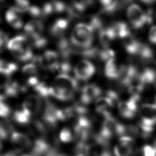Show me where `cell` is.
<instances>
[{"instance_id":"cell-3","label":"cell","mask_w":156,"mask_h":156,"mask_svg":"<svg viewBox=\"0 0 156 156\" xmlns=\"http://www.w3.org/2000/svg\"><path fill=\"white\" fill-rule=\"evenodd\" d=\"M93 32L89 24L80 23L73 29L71 34V44L77 48L85 49L91 47L93 41Z\"/></svg>"},{"instance_id":"cell-2","label":"cell","mask_w":156,"mask_h":156,"mask_svg":"<svg viewBox=\"0 0 156 156\" xmlns=\"http://www.w3.org/2000/svg\"><path fill=\"white\" fill-rule=\"evenodd\" d=\"M140 121L138 123L140 134L145 138L149 137L156 125V104H143L140 108Z\"/></svg>"},{"instance_id":"cell-6","label":"cell","mask_w":156,"mask_h":156,"mask_svg":"<svg viewBox=\"0 0 156 156\" xmlns=\"http://www.w3.org/2000/svg\"><path fill=\"white\" fill-rule=\"evenodd\" d=\"M95 71L94 65L87 60H80L74 68V73L76 78L84 81L90 79L94 75Z\"/></svg>"},{"instance_id":"cell-14","label":"cell","mask_w":156,"mask_h":156,"mask_svg":"<svg viewBox=\"0 0 156 156\" xmlns=\"http://www.w3.org/2000/svg\"><path fill=\"white\" fill-rule=\"evenodd\" d=\"M121 67L119 66L115 58L108 60L106 62L104 73L105 76L110 79H118L119 77Z\"/></svg>"},{"instance_id":"cell-15","label":"cell","mask_w":156,"mask_h":156,"mask_svg":"<svg viewBox=\"0 0 156 156\" xmlns=\"http://www.w3.org/2000/svg\"><path fill=\"white\" fill-rule=\"evenodd\" d=\"M57 48L59 54L63 59L67 60L74 54V47L71 46L68 40L63 37H60L57 42Z\"/></svg>"},{"instance_id":"cell-13","label":"cell","mask_w":156,"mask_h":156,"mask_svg":"<svg viewBox=\"0 0 156 156\" xmlns=\"http://www.w3.org/2000/svg\"><path fill=\"white\" fill-rule=\"evenodd\" d=\"M28 45L27 38L23 35H20L10 39L7 43V48L13 52H15L22 50L27 47Z\"/></svg>"},{"instance_id":"cell-35","label":"cell","mask_w":156,"mask_h":156,"mask_svg":"<svg viewBox=\"0 0 156 156\" xmlns=\"http://www.w3.org/2000/svg\"><path fill=\"white\" fill-rule=\"evenodd\" d=\"M71 70V65L68 61H64L59 64L58 71L62 74H68Z\"/></svg>"},{"instance_id":"cell-32","label":"cell","mask_w":156,"mask_h":156,"mask_svg":"<svg viewBox=\"0 0 156 156\" xmlns=\"http://www.w3.org/2000/svg\"><path fill=\"white\" fill-rule=\"evenodd\" d=\"M33 46L37 49H42L48 44V40L44 37H40L32 40Z\"/></svg>"},{"instance_id":"cell-1","label":"cell","mask_w":156,"mask_h":156,"mask_svg":"<svg viewBox=\"0 0 156 156\" xmlns=\"http://www.w3.org/2000/svg\"><path fill=\"white\" fill-rule=\"evenodd\" d=\"M52 96L60 101L71 99L77 90V81L68 74H60L57 76L52 85Z\"/></svg>"},{"instance_id":"cell-29","label":"cell","mask_w":156,"mask_h":156,"mask_svg":"<svg viewBox=\"0 0 156 156\" xmlns=\"http://www.w3.org/2000/svg\"><path fill=\"white\" fill-rule=\"evenodd\" d=\"M115 54L113 50L108 48H105L99 51L98 57H99L101 60L107 62L110 60L115 58Z\"/></svg>"},{"instance_id":"cell-20","label":"cell","mask_w":156,"mask_h":156,"mask_svg":"<svg viewBox=\"0 0 156 156\" xmlns=\"http://www.w3.org/2000/svg\"><path fill=\"white\" fill-rule=\"evenodd\" d=\"M124 43V49L130 55H136L140 48L141 43L138 40L133 38H127Z\"/></svg>"},{"instance_id":"cell-42","label":"cell","mask_w":156,"mask_h":156,"mask_svg":"<svg viewBox=\"0 0 156 156\" xmlns=\"http://www.w3.org/2000/svg\"><path fill=\"white\" fill-rule=\"evenodd\" d=\"M1 138H0V149L1 148V146H1Z\"/></svg>"},{"instance_id":"cell-34","label":"cell","mask_w":156,"mask_h":156,"mask_svg":"<svg viewBox=\"0 0 156 156\" xmlns=\"http://www.w3.org/2000/svg\"><path fill=\"white\" fill-rule=\"evenodd\" d=\"M10 108L5 101L0 102V117L6 118L10 114Z\"/></svg>"},{"instance_id":"cell-7","label":"cell","mask_w":156,"mask_h":156,"mask_svg":"<svg viewBox=\"0 0 156 156\" xmlns=\"http://www.w3.org/2000/svg\"><path fill=\"white\" fill-rule=\"evenodd\" d=\"M40 66L51 72L58 70V55L53 51H46L37 58Z\"/></svg>"},{"instance_id":"cell-41","label":"cell","mask_w":156,"mask_h":156,"mask_svg":"<svg viewBox=\"0 0 156 156\" xmlns=\"http://www.w3.org/2000/svg\"><path fill=\"white\" fill-rule=\"evenodd\" d=\"M140 1L146 4H152L156 2V0H140Z\"/></svg>"},{"instance_id":"cell-30","label":"cell","mask_w":156,"mask_h":156,"mask_svg":"<svg viewBox=\"0 0 156 156\" xmlns=\"http://www.w3.org/2000/svg\"><path fill=\"white\" fill-rule=\"evenodd\" d=\"M22 73L24 75L29 76V77L36 76L37 73V67L34 63H28L24 65L22 69Z\"/></svg>"},{"instance_id":"cell-31","label":"cell","mask_w":156,"mask_h":156,"mask_svg":"<svg viewBox=\"0 0 156 156\" xmlns=\"http://www.w3.org/2000/svg\"><path fill=\"white\" fill-rule=\"evenodd\" d=\"M51 2L54 9V13H62L66 11L67 6L63 1L59 0H54L52 1Z\"/></svg>"},{"instance_id":"cell-16","label":"cell","mask_w":156,"mask_h":156,"mask_svg":"<svg viewBox=\"0 0 156 156\" xmlns=\"http://www.w3.org/2000/svg\"><path fill=\"white\" fill-rule=\"evenodd\" d=\"M117 38L127 39L130 35V30L128 25L124 22L119 21L111 26Z\"/></svg>"},{"instance_id":"cell-12","label":"cell","mask_w":156,"mask_h":156,"mask_svg":"<svg viewBox=\"0 0 156 156\" xmlns=\"http://www.w3.org/2000/svg\"><path fill=\"white\" fill-rule=\"evenodd\" d=\"M69 26V19L59 18L56 20L51 26L49 32L51 35L56 37H62Z\"/></svg>"},{"instance_id":"cell-39","label":"cell","mask_w":156,"mask_h":156,"mask_svg":"<svg viewBox=\"0 0 156 156\" xmlns=\"http://www.w3.org/2000/svg\"><path fill=\"white\" fill-rule=\"evenodd\" d=\"M149 40L153 43L156 44V26H152L151 27L149 31Z\"/></svg>"},{"instance_id":"cell-24","label":"cell","mask_w":156,"mask_h":156,"mask_svg":"<svg viewBox=\"0 0 156 156\" xmlns=\"http://www.w3.org/2000/svg\"><path fill=\"white\" fill-rule=\"evenodd\" d=\"M34 88L35 91L38 94L39 96L43 98H46L49 96H52L51 87L47 85L44 82H40Z\"/></svg>"},{"instance_id":"cell-9","label":"cell","mask_w":156,"mask_h":156,"mask_svg":"<svg viewBox=\"0 0 156 156\" xmlns=\"http://www.w3.org/2000/svg\"><path fill=\"white\" fill-rule=\"evenodd\" d=\"M24 31L31 40L35 39L41 37L44 31V24L40 20H31L25 25Z\"/></svg>"},{"instance_id":"cell-26","label":"cell","mask_w":156,"mask_h":156,"mask_svg":"<svg viewBox=\"0 0 156 156\" xmlns=\"http://www.w3.org/2000/svg\"><path fill=\"white\" fill-rule=\"evenodd\" d=\"M18 69L16 64L0 59V72L11 75Z\"/></svg>"},{"instance_id":"cell-43","label":"cell","mask_w":156,"mask_h":156,"mask_svg":"<svg viewBox=\"0 0 156 156\" xmlns=\"http://www.w3.org/2000/svg\"><path fill=\"white\" fill-rule=\"evenodd\" d=\"M155 104H156V96H155Z\"/></svg>"},{"instance_id":"cell-17","label":"cell","mask_w":156,"mask_h":156,"mask_svg":"<svg viewBox=\"0 0 156 156\" xmlns=\"http://www.w3.org/2000/svg\"><path fill=\"white\" fill-rule=\"evenodd\" d=\"M116 38V37L111 26L103 28L99 32V40L104 48H108L111 42Z\"/></svg>"},{"instance_id":"cell-25","label":"cell","mask_w":156,"mask_h":156,"mask_svg":"<svg viewBox=\"0 0 156 156\" xmlns=\"http://www.w3.org/2000/svg\"><path fill=\"white\" fill-rule=\"evenodd\" d=\"M118 110L120 115L124 118L132 119L135 116L136 114L135 112L132 111L129 108L126 101L120 102L118 104Z\"/></svg>"},{"instance_id":"cell-5","label":"cell","mask_w":156,"mask_h":156,"mask_svg":"<svg viewBox=\"0 0 156 156\" xmlns=\"http://www.w3.org/2000/svg\"><path fill=\"white\" fill-rule=\"evenodd\" d=\"M134 140L130 136H121L118 143L114 147L115 156H135L134 151Z\"/></svg>"},{"instance_id":"cell-4","label":"cell","mask_w":156,"mask_h":156,"mask_svg":"<svg viewBox=\"0 0 156 156\" xmlns=\"http://www.w3.org/2000/svg\"><path fill=\"white\" fill-rule=\"evenodd\" d=\"M127 16L132 27L135 29H140L149 24L146 12L143 11L136 4H132L129 6L127 10Z\"/></svg>"},{"instance_id":"cell-37","label":"cell","mask_w":156,"mask_h":156,"mask_svg":"<svg viewBox=\"0 0 156 156\" xmlns=\"http://www.w3.org/2000/svg\"><path fill=\"white\" fill-rule=\"evenodd\" d=\"M27 12L34 17H38L42 16L41 9L37 5H30L27 10Z\"/></svg>"},{"instance_id":"cell-44","label":"cell","mask_w":156,"mask_h":156,"mask_svg":"<svg viewBox=\"0 0 156 156\" xmlns=\"http://www.w3.org/2000/svg\"><path fill=\"white\" fill-rule=\"evenodd\" d=\"M0 24H1V19H0Z\"/></svg>"},{"instance_id":"cell-38","label":"cell","mask_w":156,"mask_h":156,"mask_svg":"<svg viewBox=\"0 0 156 156\" xmlns=\"http://www.w3.org/2000/svg\"><path fill=\"white\" fill-rule=\"evenodd\" d=\"M143 153L144 156H156V150L153 146L148 144L144 145L143 147Z\"/></svg>"},{"instance_id":"cell-45","label":"cell","mask_w":156,"mask_h":156,"mask_svg":"<svg viewBox=\"0 0 156 156\" xmlns=\"http://www.w3.org/2000/svg\"><path fill=\"white\" fill-rule=\"evenodd\" d=\"M0 1H2V0H0Z\"/></svg>"},{"instance_id":"cell-19","label":"cell","mask_w":156,"mask_h":156,"mask_svg":"<svg viewBox=\"0 0 156 156\" xmlns=\"http://www.w3.org/2000/svg\"><path fill=\"white\" fill-rule=\"evenodd\" d=\"M113 106L112 102L107 96L98 98L95 103L96 111L99 115L108 111V108Z\"/></svg>"},{"instance_id":"cell-22","label":"cell","mask_w":156,"mask_h":156,"mask_svg":"<svg viewBox=\"0 0 156 156\" xmlns=\"http://www.w3.org/2000/svg\"><path fill=\"white\" fill-rule=\"evenodd\" d=\"M136 55L138 56L142 60L147 62L152 59L154 52L152 49L149 46L141 43Z\"/></svg>"},{"instance_id":"cell-36","label":"cell","mask_w":156,"mask_h":156,"mask_svg":"<svg viewBox=\"0 0 156 156\" xmlns=\"http://www.w3.org/2000/svg\"><path fill=\"white\" fill-rule=\"evenodd\" d=\"M105 96H107L112 102L113 106L118 104L120 102L119 100V97L118 95L117 94V93H116L114 91L112 90H109L106 93V95Z\"/></svg>"},{"instance_id":"cell-28","label":"cell","mask_w":156,"mask_h":156,"mask_svg":"<svg viewBox=\"0 0 156 156\" xmlns=\"http://www.w3.org/2000/svg\"><path fill=\"white\" fill-rule=\"evenodd\" d=\"M73 136L71 130L68 127L63 128L59 133V140L64 143L71 142L73 139Z\"/></svg>"},{"instance_id":"cell-21","label":"cell","mask_w":156,"mask_h":156,"mask_svg":"<svg viewBox=\"0 0 156 156\" xmlns=\"http://www.w3.org/2000/svg\"><path fill=\"white\" fill-rule=\"evenodd\" d=\"M156 71L151 68H146L142 73H140V79L145 86L146 85L151 84L155 83Z\"/></svg>"},{"instance_id":"cell-10","label":"cell","mask_w":156,"mask_h":156,"mask_svg":"<svg viewBox=\"0 0 156 156\" xmlns=\"http://www.w3.org/2000/svg\"><path fill=\"white\" fill-rule=\"evenodd\" d=\"M23 13L16 6L10 7L5 13V19L8 23L16 29L22 27L23 23L21 17Z\"/></svg>"},{"instance_id":"cell-11","label":"cell","mask_w":156,"mask_h":156,"mask_svg":"<svg viewBox=\"0 0 156 156\" xmlns=\"http://www.w3.org/2000/svg\"><path fill=\"white\" fill-rule=\"evenodd\" d=\"M11 143L18 147V151L29 147L32 145L29 137L24 133L14 131L10 136Z\"/></svg>"},{"instance_id":"cell-40","label":"cell","mask_w":156,"mask_h":156,"mask_svg":"<svg viewBox=\"0 0 156 156\" xmlns=\"http://www.w3.org/2000/svg\"><path fill=\"white\" fill-rule=\"evenodd\" d=\"M95 156H112V154L108 151L104 149L102 151L96 153Z\"/></svg>"},{"instance_id":"cell-18","label":"cell","mask_w":156,"mask_h":156,"mask_svg":"<svg viewBox=\"0 0 156 156\" xmlns=\"http://www.w3.org/2000/svg\"><path fill=\"white\" fill-rule=\"evenodd\" d=\"M32 115L25 109L21 107V109L16 110L13 115V119L15 122L20 124H26L30 122Z\"/></svg>"},{"instance_id":"cell-23","label":"cell","mask_w":156,"mask_h":156,"mask_svg":"<svg viewBox=\"0 0 156 156\" xmlns=\"http://www.w3.org/2000/svg\"><path fill=\"white\" fill-rule=\"evenodd\" d=\"M12 54L15 58L21 62H27L34 58L32 51L29 46Z\"/></svg>"},{"instance_id":"cell-33","label":"cell","mask_w":156,"mask_h":156,"mask_svg":"<svg viewBox=\"0 0 156 156\" xmlns=\"http://www.w3.org/2000/svg\"><path fill=\"white\" fill-rule=\"evenodd\" d=\"M10 76L0 72V89H5L10 83Z\"/></svg>"},{"instance_id":"cell-8","label":"cell","mask_w":156,"mask_h":156,"mask_svg":"<svg viewBox=\"0 0 156 156\" xmlns=\"http://www.w3.org/2000/svg\"><path fill=\"white\" fill-rule=\"evenodd\" d=\"M102 90L96 84L90 83L85 85L83 89L80 96V101L83 104H90L93 101L99 98Z\"/></svg>"},{"instance_id":"cell-27","label":"cell","mask_w":156,"mask_h":156,"mask_svg":"<svg viewBox=\"0 0 156 156\" xmlns=\"http://www.w3.org/2000/svg\"><path fill=\"white\" fill-rule=\"evenodd\" d=\"M93 4V0H73V6L79 12L82 13Z\"/></svg>"}]
</instances>
